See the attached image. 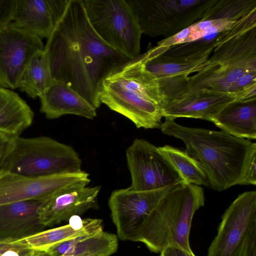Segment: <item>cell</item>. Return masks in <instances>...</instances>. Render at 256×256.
<instances>
[{"label": "cell", "instance_id": "2", "mask_svg": "<svg viewBox=\"0 0 256 256\" xmlns=\"http://www.w3.org/2000/svg\"><path fill=\"white\" fill-rule=\"evenodd\" d=\"M160 129L183 142L185 151L200 165L212 189L221 192L244 185L248 166L256 156L255 142L223 130L186 127L168 119L162 123Z\"/></svg>", "mask_w": 256, "mask_h": 256}, {"label": "cell", "instance_id": "7", "mask_svg": "<svg viewBox=\"0 0 256 256\" xmlns=\"http://www.w3.org/2000/svg\"><path fill=\"white\" fill-rule=\"evenodd\" d=\"M142 34L170 37L200 20L216 0H126Z\"/></svg>", "mask_w": 256, "mask_h": 256}, {"label": "cell", "instance_id": "3", "mask_svg": "<svg viewBox=\"0 0 256 256\" xmlns=\"http://www.w3.org/2000/svg\"><path fill=\"white\" fill-rule=\"evenodd\" d=\"M101 103L130 120L138 128H160L166 102L158 78L139 56L116 68L104 80Z\"/></svg>", "mask_w": 256, "mask_h": 256}, {"label": "cell", "instance_id": "1", "mask_svg": "<svg viewBox=\"0 0 256 256\" xmlns=\"http://www.w3.org/2000/svg\"><path fill=\"white\" fill-rule=\"evenodd\" d=\"M44 48L53 79L76 91L96 109L104 79L130 60L105 43L92 26L82 0H68Z\"/></svg>", "mask_w": 256, "mask_h": 256}, {"label": "cell", "instance_id": "26", "mask_svg": "<svg viewBox=\"0 0 256 256\" xmlns=\"http://www.w3.org/2000/svg\"><path fill=\"white\" fill-rule=\"evenodd\" d=\"M16 0H0V28L11 22Z\"/></svg>", "mask_w": 256, "mask_h": 256}, {"label": "cell", "instance_id": "32", "mask_svg": "<svg viewBox=\"0 0 256 256\" xmlns=\"http://www.w3.org/2000/svg\"><path fill=\"white\" fill-rule=\"evenodd\" d=\"M12 240H0V256L7 250L14 246L16 244Z\"/></svg>", "mask_w": 256, "mask_h": 256}, {"label": "cell", "instance_id": "17", "mask_svg": "<svg viewBox=\"0 0 256 256\" xmlns=\"http://www.w3.org/2000/svg\"><path fill=\"white\" fill-rule=\"evenodd\" d=\"M40 110L48 119L74 114L88 119L96 116V108L74 90L61 81L54 80L40 96Z\"/></svg>", "mask_w": 256, "mask_h": 256}, {"label": "cell", "instance_id": "21", "mask_svg": "<svg viewBox=\"0 0 256 256\" xmlns=\"http://www.w3.org/2000/svg\"><path fill=\"white\" fill-rule=\"evenodd\" d=\"M118 247L116 235L102 230L60 242L46 251L51 256H110Z\"/></svg>", "mask_w": 256, "mask_h": 256}, {"label": "cell", "instance_id": "25", "mask_svg": "<svg viewBox=\"0 0 256 256\" xmlns=\"http://www.w3.org/2000/svg\"><path fill=\"white\" fill-rule=\"evenodd\" d=\"M16 136L0 131V170L12 148Z\"/></svg>", "mask_w": 256, "mask_h": 256}, {"label": "cell", "instance_id": "10", "mask_svg": "<svg viewBox=\"0 0 256 256\" xmlns=\"http://www.w3.org/2000/svg\"><path fill=\"white\" fill-rule=\"evenodd\" d=\"M255 224L256 192H246L240 194L222 214L207 256H240Z\"/></svg>", "mask_w": 256, "mask_h": 256}, {"label": "cell", "instance_id": "16", "mask_svg": "<svg viewBox=\"0 0 256 256\" xmlns=\"http://www.w3.org/2000/svg\"><path fill=\"white\" fill-rule=\"evenodd\" d=\"M40 200H28L0 205V240H16L42 231L38 208Z\"/></svg>", "mask_w": 256, "mask_h": 256}, {"label": "cell", "instance_id": "19", "mask_svg": "<svg viewBox=\"0 0 256 256\" xmlns=\"http://www.w3.org/2000/svg\"><path fill=\"white\" fill-rule=\"evenodd\" d=\"M56 22L51 0H16L10 22L14 26L48 39Z\"/></svg>", "mask_w": 256, "mask_h": 256}, {"label": "cell", "instance_id": "14", "mask_svg": "<svg viewBox=\"0 0 256 256\" xmlns=\"http://www.w3.org/2000/svg\"><path fill=\"white\" fill-rule=\"evenodd\" d=\"M90 182L70 184L42 200L38 208L40 222L44 226H52L94 207L100 187L87 186Z\"/></svg>", "mask_w": 256, "mask_h": 256}, {"label": "cell", "instance_id": "22", "mask_svg": "<svg viewBox=\"0 0 256 256\" xmlns=\"http://www.w3.org/2000/svg\"><path fill=\"white\" fill-rule=\"evenodd\" d=\"M34 117L32 110L17 93L0 87V131L20 136Z\"/></svg>", "mask_w": 256, "mask_h": 256}, {"label": "cell", "instance_id": "12", "mask_svg": "<svg viewBox=\"0 0 256 256\" xmlns=\"http://www.w3.org/2000/svg\"><path fill=\"white\" fill-rule=\"evenodd\" d=\"M42 40L14 26L10 22L0 28V87L19 88L24 70L32 56L44 48Z\"/></svg>", "mask_w": 256, "mask_h": 256}, {"label": "cell", "instance_id": "5", "mask_svg": "<svg viewBox=\"0 0 256 256\" xmlns=\"http://www.w3.org/2000/svg\"><path fill=\"white\" fill-rule=\"evenodd\" d=\"M74 149L50 137L15 138L1 170L28 176H46L82 170Z\"/></svg>", "mask_w": 256, "mask_h": 256}, {"label": "cell", "instance_id": "30", "mask_svg": "<svg viewBox=\"0 0 256 256\" xmlns=\"http://www.w3.org/2000/svg\"><path fill=\"white\" fill-rule=\"evenodd\" d=\"M256 184V156L250 161L246 170L244 185Z\"/></svg>", "mask_w": 256, "mask_h": 256}, {"label": "cell", "instance_id": "6", "mask_svg": "<svg viewBox=\"0 0 256 256\" xmlns=\"http://www.w3.org/2000/svg\"><path fill=\"white\" fill-rule=\"evenodd\" d=\"M88 20L99 37L128 58L140 55L142 34L126 0H82Z\"/></svg>", "mask_w": 256, "mask_h": 256}, {"label": "cell", "instance_id": "27", "mask_svg": "<svg viewBox=\"0 0 256 256\" xmlns=\"http://www.w3.org/2000/svg\"><path fill=\"white\" fill-rule=\"evenodd\" d=\"M240 256H256V224L248 234Z\"/></svg>", "mask_w": 256, "mask_h": 256}, {"label": "cell", "instance_id": "18", "mask_svg": "<svg viewBox=\"0 0 256 256\" xmlns=\"http://www.w3.org/2000/svg\"><path fill=\"white\" fill-rule=\"evenodd\" d=\"M102 230V220L81 219L78 216H74L70 218L68 224L42 230L12 242L32 249L46 250L60 242L78 237L92 235Z\"/></svg>", "mask_w": 256, "mask_h": 256}, {"label": "cell", "instance_id": "29", "mask_svg": "<svg viewBox=\"0 0 256 256\" xmlns=\"http://www.w3.org/2000/svg\"><path fill=\"white\" fill-rule=\"evenodd\" d=\"M254 84H256V71L248 72L242 76L232 85L228 92H234Z\"/></svg>", "mask_w": 256, "mask_h": 256}, {"label": "cell", "instance_id": "33", "mask_svg": "<svg viewBox=\"0 0 256 256\" xmlns=\"http://www.w3.org/2000/svg\"><path fill=\"white\" fill-rule=\"evenodd\" d=\"M26 256H51L49 252L46 250H42L30 248Z\"/></svg>", "mask_w": 256, "mask_h": 256}, {"label": "cell", "instance_id": "4", "mask_svg": "<svg viewBox=\"0 0 256 256\" xmlns=\"http://www.w3.org/2000/svg\"><path fill=\"white\" fill-rule=\"evenodd\" d=\"M202 188L183 183L173 187L160 200L140 228L135 242L152 252L168 246L193 252L190 234L194 213L204 204Z\"/></svg>", "mask_w": 256, "mask_h": 256}, {"label": "cell", "instance_id": "24", "mask_svg": "<svg viewBox=\"0 0 256 256\" xmlns=\"http://www.w3.org/2000/svg\"><path fill=\"white\" fill-rule=\"evenodd\" d=\"M158 148L186 182L210 186L208 178L200 165L186 151L168 145L160 146Z\"/></svg>", "mask_w": 256, "mask_h": 256}, {"label": "cell", "instance_id": "23", "mask_svg": "<svg viewBox=\"0 0 256 256\" xmlns=\"http://www.w3.org/2000/svg\"><path fill=\"white\" fill-rule=\"evenodd\" d=\"M54 80L49 56L44 48L36 52L30 60L19 88L30 97L35 98H40Z\"/></svg>", "mask_w": 256, "mask_h": 256}, {"label": "cell", "instance_id": "28", "mask_svg": "<svg viewBox=\"0 0 256 256\" xmlns=\"http://www.w3.org/2000/svg\"><path fill=\"white\" fill-rule=\"evenodd\" d=\"M190 32V26L182 30L176 34L162 40L158 43L157 46L168 47L172 46L183 44Z\"/></svg>", "mask_w": 256, "mask_h": 256}, {"label": "cell", "instance_id": "31", "mask_svg": "<svg viewBox=\"0 0 256 256\" xmlns=\"http://www.w3.org/2000/svg\"><path fill=\"white\" fill-rule=\"evenodd\" d=\"M160 256H196L194 252H188L180 248L168 246L163 250Z\"/></svg>", "mask_w": 256, "mask_h": 256}, {"label": "cell", "instance_id": "20", "mask_svg": "<svg viewBox=\"0 0 256 256\" xmlns=\"http://www.w3.org/2000/svg\"><path fill=\"white\" fill-rule=\"evenodd\" d=\"M231 135L256 139V100H235L225 106L211 121Z\"/></svg>", "mask_w": 256, "mask_h": 256}, {"label": "cell", "instance_id": "11", "mask_svg": "<svg viewBox=\"0 0 256 256\" xmlns=\"http://www.w3.org/2000/svg\"><path fill=\"white\" fill-rule=\"evenodd\" d=\"M174 186L145 191L135 190L128 187L112 192L108 206L118 238L123 240L135 242L146 219Z\"/></svg>", "mask_w": 256, "mask_h": 256}, {"label": "cell", "instance_id": "15", "mask_svg": "<svg viewBox=\"0 0 256 256\" xmlns=\"http://www.w3.org/2000/svg\"><path fill=\"white\" fill-rule=\"evenodd\" d=\"M235 100L234 92L202 90L166 102L162 106V115L171 120L188 118L211 122L225 106Z\"/></svg>", "mask_w": 256, "mask_h": 256}, {"label": "cell", "instance_id": "9", "mask_svg": "<svg viewBox=\"0 0 256 256\" xmlns=\"http://www.w3.org/2000/svg\"><path fill=\"white\" fill-rule=\"evenodd\" d=\"M132 183L138 191L152 190L187 183L158 147L142 138H136L126 150Z\"/></svg>", "mask_w": 256, "mask_h": 256}, {"label": "cell", "instance_id": "13", "mask_svg": "<svg viewBox=\"0 0 256 256\" xmlns=\"http://www.w3.org/2000/svg\"><path fill=\"white\" fill-rule=\"evenodd\" d=\"M80 182H90L82 170L46 176H28L0 170V205L28 200L42 201L58 190Z\"/></svg>", "mask_w": 256, "mask_h": 256}, {"label": "cell", "instance_id": "34", "mask_svg": "<svg viewBox=\"0 0 256 256\" xmlns=\"http://www.w3.org/2000/svg\"><path fill=\"white\" fill-rule=\"evenodd\" d=\"M65 256V255H63V256Z\"/></svg>", "mask_w": 256, "mask_h": 256}, {"label": "cell", "instance_id": "8", "mask_svg": "<svg viewBox=\"0 0 256 256\" xmlns=\"http://www.w3.org/2000/svg\"><path fill=\"white\" fill-rule=\"evenodd\" d=\"M214 48L197 40L168 47L156 46L139 55L146 68L158 79L162 92L171 90L210 62Z\"/></svg>", "mask_w": 256, "mask_h": 256}]
</instances>
